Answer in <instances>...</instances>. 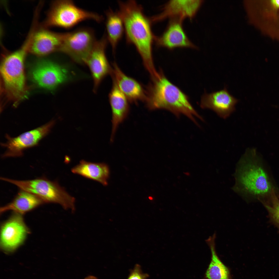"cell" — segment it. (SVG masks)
<instances>
[{
	"label": "cell",
	"mask_w": 279,
	"mask_h": 279,
	"mask_svg": "<svg viewBox=\"0 0 279 279\" xmlns=\"http://www.w3.org/2000/svg\"><path fill=\"white\" fill-rule=\"evenodd\" d=\"M269 198L261 200L273 221L279 226V197L272 190Z\"/></svg>",
	"instance_id": "cell-23"
},
{
	"label": "cell",
	"mask_w": 279,
	"mask_h": 279,
	"mask_svg": "<svg viewBox=\"0 0 279 279\" xmlns=\"http://www.w3.org/2000/svg\"><path fill=\"white\" fill-rule=\"evenodd\" d=\"M241 161L244 164L239 169L237 178L243 190L255 195L269 194L272 190L271 185L262 168L250 162L247 151Z\"/></svg>",
	"instance_id": "cell-7"
},
{
	"label": "cell",
	"mask_w": 279,
	"mask_h": 279,
	"mask_svg": "<svg viewBox=\"0 0 279 279\" xmlns=\"http://www.w3.org/2000/svg\"><path fill=\"white\" fill-rule=\"evenodd\" d=\"M202 0H170L163 6L159 14L150 18L152 23L167 18L191 19L196 15L203 3Z\"/></svg>",
	"instance_id": "cell-13"
},
{
	"label": "cell",
	"mask_w": 279,
	"mask_h": 279,
	"mask_svg": "<svg viewBox=\"0 0 279 279\" xmlns=\"http://www.w3.org/2000/svg\"><path fill=\"white\" fill-rule=\"evenodd\" d=\"M105 13L106 35L114 53L124 30L123 23L118 11L114 12L110 9L106 11Z\"/></svg>",
	"instance_id": "cell-21"
},
{
	"label": "cell",
	"mask_w": 279,
	"mask_h": 279,
	"mask_svg": "<svg viewBox=\"0 0 279 279\" xmlns=\"http://www.w3.org/2000/svg\"><path fill=\"white\" fill-rule=\"evenodd\" d=\"M65 34V33H57L44 29L35 30L29 52L38 56H43L59 51Z\"/></svg>",
	"instance_id": "cell-16"
},
{
	"label": "cell",
	"mask_w": 279,
	"mask_h": 279,
	"mask_svg": "<svg viewBox=\"0 0 279 279\" xmlns=\"http://www.w3.org/2000/svg\"><path fill=\"white\" fill-rule=\"evenodd\" d=\"M84 279H98L96 277L92 275L86 277Z\"/></svg>",
	"instance_id": "cell-25"
},
{
	"label": "cell",
	"mask_w": 279,
	"mask_h": 279,
	"mask_svg": "<svg viewBox=\"0 0 279 279\" xmlns=\"http://www.w3.org/2000/svg\"><path fill=\"white\" fill-rule=\"evenodd\" d=\"M118 12L123 20L127 42L136 47L144 67L151 77L157 75L152 45L155 36L150 18L144 14L142 6L134 0L119 1Z\"/></svg>",
	"instance_id": "cell-1"
},
{
	"label": "cell",
	"mask_w": 279,
	"mask_h": 279,
	"mask_svg": "<svg viewBox=\"0 0 279 279\" xmlns=\"http://www.w3.org/2000/svg\"><path fill=\"white\" fill-rule=\"evenodd\" d=\"M111 74L113 80L128 99L129 102L136 103L145 101L146 90L138 81L125 74L115 63H113Z\"/></svg>",
	"instance_id": "cell-17"
},
{
	"label": "cell",
	"mask_w": 279,
	"mask_h": 279,
	"mask_svg": "<svg viewBox=\"0 0 279 279\" xmlns=\"http://www.w3.org/2000/svg\"><path fill=\"white\" fill-rule=\"evenodd\" d=\"M238 101L225 87L219 91L204 94L202 97L200 106L203 109L212 110L221 117L226 119L235 110Z\"/></svg>",
	"instance_id": "cell-15"
},
{
	"label": "cell",
	"mask_w": 279,
	"mask_h": 279,
	"mask_svg": "<svg viewBox=\"0 0 279 279\" xmlns=\"http://www.w3.org/2000/svg\"><path fill=\"white\" fill-rule=\"evenodd\" d=\"M183 21L177 19H171L161 35L155 36L154 41L156 45L169 50L177 48L196 49L197 47L189 39L183 29Z\"/></svg>",
	"instance_id": "cell-14"
},
{
	"label": "cell",
	"mask_w": 279,
	"mask_h": 279,
	"mask_svg": "<svg viewBox=\"0 0 279 279\" xmlns=\"http://www.w3.org/2000/svg\"><path fill=\"white\" fill-rule=\"evenodd\" d=\"M216 234L210 237L206 242L209 246L211 253V260L205 273L208 279H230L228 268L222 263L216 254L215 239Z\"/></svg>",
	"instance_id": "cell-22"
},
{
	"label": "cell",
	"mask_w": 279,
	"mask_h": 279,
	"mask_svg": "<svg viewBox=\"0 0 279 279\" xmlns=\"http://www.w3.org/2000/svg\"><path fill=\"white\" fill-rule=\"evenodd\" d=\"M149 277L148 274L142 272L140 265L136 264L130 270L127 279H147Z\"/></svg>",
	"instance_id": "cell-24"
},
{
	"label": "cell",
	"mask_w": 279,
	"mask_h": 279,
	"mask_svg": "<svg viewBox=\"0 0 279 279\" xmlns=\"http://www.w3.org/2000/svg\"><path fill=\"white\" fill-rule=\"evenodd\" d=\"M32 75L39 86L51 90L66 82L69 77L68 71L66 68L45 60L37 64L32 71Z\"/></svg>",
	"instance_id": "cell-11"
},
{
	"label": "cell",
	"mask_w": 279,
	"mask_h": 279,
	"mask_svg": "<svg viewBox=\"0 0 279 279\" xmlns=\"http://www.w3.org/2000/svg\"><path fill=\"white\" fill-rule=\"evenodd\" d=\"M75 174L96 181L104 186L108 184L110 170L108 166L102 163H94L81 160L71 169Z\"/></svg>",
	"instance_id": "cell-19"
},
{
	"label": "cell",
	"mask_w": 279,
	"mask_h": 279,
	"mask_svg": "<svg viewBox=\"0 0 279 279\" xmlns=\"http://www.w3.org/2000/svg\"><path fill=\"white\" fill-rule=\"evenodd\" d=\"M102 16L77 6L71 1L58 0L53 2L43 24L44 26H57L66 29L72 27L88 20L99 22Z\"/></svg>",
	"instance_id": "cell-5"
},
{
	"label": "cell",
	"mask_w": 279,
	"mask_h": 279,
	"mask_svg": "<svg viewBox=\"0 0 279 279\" xmlns=\"http://www.w3.org/2000/svg\"><path fill=\"white\" fill-rule=\"evenodd\" d=\"M29 232L21 215L15 213L2 225L1 248L6 252L14 251L23 243Z\"/></svg>",
	"instance_id": "cell-10"
},
{
	"label": "cell",
	"mask_w": 279,
	"mask_h": 279,
	"mask_svg": "<svg viewBox=\"0 0 279 279\" xmlns=\"http://www.w3.org/2000/svg\"><path fill=\"white\" fill-rule=\"evenodd\" d=\"M185 174L186 175H189V173H187V172L185 173Z\"/></svg>",
	"instance_id": "cell-26"
},
{
	"label": "cell",
	"mask_w": 279,
	"mask_h": 279,
	"mask_svg": "<svg viewBox=\"0 0 279 279\" xmlns=\"http://www.w3.org/2000/svg\"><path fill=\"white\" fill-rule=\"evenodd\" d=\"M111 89L109 95L112 112V130L111 141L112 142L119 126L126 118L129 109L128 99L113 80Z\"/></svg>",
	"instance_id": "cell-18"
},
{
	"label": "cell",
	"mask_w": 279,
	"mask_h": 279,
	"mask_svg": "<svg viewBox=\"0 0 279 279\" xmlns=\"http://www.w3.org/2000/svg\"><path fill=\"white\" fill-rule=\"evenodd\" d=\"M96 41L93 31L80 28L65 33L59 51L66 54L77 63L85 64Z\"/></svg>",
	"instance_id": "cell-8"
},
{
	"label": "cell",
	"mask_w": 279,
	"mask_h": 279,
	"mask_svg": "<svg viewBox=\"0 0 279 279\" xmlns=\"http://www.w3.org/2000/svg\"><path fill=\"white\" fill-rule=\"evenodd\" d=\"M250 8L252 23L262 34L279 42V0H253Z\"/></svg>",
	"instance_id": "cell-6"
},
{
	"label": "cell",
	"mask_w": 279,
	"mask_h": 279,
	"mask_svg": "<svg viewBox=\"0 0 279 279\" xmlns=\"http://www.w3.org/2000/svg\"><path fill=\"white\" fill-rule=\"evenodd\" d=\"M44 203L39 197L28 191L20 190L13 200L1 207V213L9 211L22 215Z\"/></svg>",
	"instance_id": "cell-20"
},
{
	"label": "cell",
	"mask_w": 279,
	"mask_h": 279,
	"mask_svg": "<svg viewBox=\"0 0 279 279\" xmlns=\"http://www.w3.org/2000/svg\"><path fill=\"white\" fill-rule=\"evenodd\" d=\"M159 71L158 76L151 79L146 89L147 107L151 110H166L177 117L183 114L198 125L194 117L203 119L192 106L188 96L170 82L162 70Z\"/></svg>",
	"instance_id": "cell-2"
},
{
	"label": "cell",
	"mask_w": 279,
	"mask_h": 279,
	"mask_svg": "<svg viewBox=\"0 0 279 279\" xmlns=\"http://www.w3.org/2000/svg\"><path fill=\"white\" fill-rule=\"evenodd\" d=\"M108 42L106 35L96 41L85 62V64L88 66L91 73L95 92L103 79L112 73V67L110 65L105 53Z\"/></svg>",
	"instance_id": "cell-12"
},
{
	"label": "cell",
	"mask_w": 279,
	"mask_h": 279,
	"mask_svg": "<svg viewBox=\"0 0 279 279\" xmlns=\"http://www.w3.org/2000/svg\"><path fill=\"white\" fill-rule=\"evenodd\" d=\"M55 123V120H51L42 126L15 137H12L7 135L6 136L7 141L1 144L6 149L2 157L5 158L21 156L24 150L37 145L46 135Z\"/></svg>",
	"instance_id": "cell-9"
},
{
	"label": "cell",
	"mask_w": 279,
	"mask_h": 279,
	"mask_svg": "<svg viewBox=\"0 0 279 279\" xmlns=\"http://www.w3.org/2000/svg\"><path fill=\"white\" fill-rule=\"evenodd\" d=\"M0 179L16 185L20 190L34 195L44 203H57L65 209H70L72 212L75 210V198L56 181L44 177L25 180L3 177Z\"/></svg>",
	"instance_id": "cell-4"
},
{
	"label": "cell",
	"mask_w": 279,
	"mask_h": 279,
	"mask_svg": "<svg viewBox=\"0 0 279 279\" xmlns=\"http://www.w3.org/2000/svg\"><path fill=\"white\" fill-rule=\"evenodd\" d=\"M29 46V42L25 41L19 49L6 56L1 65V73L3 85L14 106L27 95L24 61Z\"/></svg>",
	"instance_id": "cell-3"
}]
</instances>
